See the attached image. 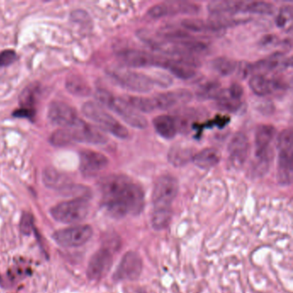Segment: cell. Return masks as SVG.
Here are the masks:
<instances>
[{"label":"cell","instance_id":"40","mask_svg":"<svg viewBox=\"0 0 293 293\" xmlns=\"http://www.w3.org/2000/svg\"><path fill=\"white\" fill-rule=\"evenodd\" d=\"M34 114H35V112L33 109H25V108L18 109L14 113L15 116L21 117V118H31V117L34 116Z\"/></svg>","mask_w":293,"mask_h":293},{"label":"cell","instance_id":"8","mask_svg":"<svg viewBox=\"0 0 293 293\" xmlns=\"http://www.w3.org/2000/svg\"><path fill=\"white\" fill-rule=\"evenodd\" d=\"M93 236V230L87 225H79L55 231L53 239L58 245L64 248H77L89 242Z\"/></svg>","mask_w":293,"mask_h":293},{"label":"cell","instance_id":"11","mask_svg":"<svg viewBox=\"0 0 293 293\" xmlns=\"http://www.w3.org/2000/svg\"><path fill=\"white\" fill-rule=\"evenodd\" d=\"M47 117L49 121L61 128L72 127L79 120L76 110L67 103L55 101L49 105Z\"/></svg>","mask_w":293,"mask_h":293},{"label":"cell","instance_id":"10","mask_svg":"<svg viewBox=\"0 0 293 293\" xmlns=\"http://www.w3.org/2000/svg\"><path fill=\"white\" fill-rule=\"evenodd\" d=\"M71 141L89 143V144H102L108 141L107 136L94 126L90 125L83 119H79V121L72 127L67 128Z\"/></svg>","mask_w":293,"mask_h":293},{"label":"cell","instance_id":"37","mask_svg":"<svg viewBox=\"0 0 293 293\" xmlns=\"http://www.w3.org/2000/svg\"><path fill=\"white\" fill-rule=\"evenodd\" d=\"M231 119L229 118H226V116L217 117L215 119H212V120H210L208 123H204L203 125L201 126H196V127H201V129L198 131V132H201L202 129L205 128H212V127H217V128H222L224 127H226L229 123H230Z\"/></svg>","mask_w":293,"mask_h":293},{"label":"cell","instance_id":"25","mask_svg":"<svg viewBox=\"0 0 293 293\" xmlns=\"http://www.w3.org/2000/svg\"><path fill=\"white\" fill-rule=\"evenodd\" d=\"M221 160V154L216 148L208 147L193 155V163L201 169H208L217 165Z\"/></svg>","mask_w":293,"mask_h":293},{"label":"cell","instance_id":"26","mask_svg":"<svg viewBox=\"0 0 293 293\" xmlns=\"http://www.w3.org/2000/svg\"><path fill=\"white\" fill-rule=\"evenodd\" d=\"M192 149L183 144H175L168 150V160L175 167L187 165L193 157Z\"/></svg>","mask_w":293,"mask_h":293},{"label":"cell","instance_id":"2","mask_svg":"<svg viewBox=\"0 0 293 293\" xmlns=\"http://www.w3.org/2000/svg\"><path fill=\"white\" fill-rule=\"evenodd\" d=\"M179 192V183L176 177L163 175L155 182L152 191V227L161 231L168 227L172 217V205Z\"/></svg>","mask_w":293,"mask_h":293},{"label":"cell","instance_id":"18","mask_svg":"<svg viewBox=\"0 0 293 293\" xmlns=\"http://www.w3.org/2000/svg\"><path fill=\"white\" fill-rule=\"evenodd\" d=\"M250 146V141L245 133H236L232 136L227 150L231 165L236 168L242 167L249 157Z\"/></svg>","mask_w":293,"mask_h":293},{"label":"cell","instance_id":"9","mask_svg":"<svg viewBox=\"0 0 293 293\" xmlns=\"http://www.w3.org/2000/svg\"><path fill=\"white\" fill-rule=\"evenodd\" d=\"M200 6L196 4L184 1H167L157 4L147 11V16L152 19H159L165 16L182 15H196L200 11Z\"/></svg>","mask_w":293,"mask_h":293},{"label":"cell","instance_id":"24","mask_svg":"<svg viewBox=\"0 0 293 293\" xmlns=\"http://www.w3.org/2000/svg\"><path fill=\"white\" fill-rule=\"evenodd\" d=\"M42 182L46 187L56 190H65L72 187L67 177L53 167H46L44 169Z\"/></svg>","mask_w":293,"mask_h":293},{"label":"cell","instance_id":"7","mask_svg":"<svg viewBox=\"0 0 293 293\" xmlns=\"http://www.w3.org/2000/svg\"><path fill=\"white\" fill-rule=\"evenodd\" d=\"M90 201L87 196H80L71 201H64L52 207L50 214L54 219L63 224H77L87 217Z\"/></svg>","mask_w":293,"mask_h":293},{"label":"cell","instance_id":"32","mask_svg":"<svg viewBox=\"0 0 293 293\" xmlns=\"http://www.w3.org/2000/svg\"><path fill=\"white\" fill-rule=\"evenodd\" d=\"M39 89L36 84H32L25 88L20 95V103L21 106L25 109H30L36 103V98L38 95Z\"/></svg>","mask_w":293,"mask_h":293},{"label":"cell","instance_id":"6","mask_svg":"<svg viewBox=\"0 0 293 293\" xmlns=\"http://www.w3.org/2000/svg\"><path fill=\"white\" fill-rule=\"evenodd\" d=\"M108 74L121 87L133 92L148 93L156 84L151 77L120 66L109 68Z\"/></svg>","mask_w":293,"mask_h":293},{"label":"cell","instance_id":"34","mask_svg":"<svg viewBox=\"0 0 293 293\" xmlns=\"http://www.w3.org/2000/svg\"><path fill=\"white\" fill-rule=\"evenodd\" d=\"M292 22V7L291 6H284L280 10V13L278 14L276 18L277 26L280 29L287 30L288 28H291Z\"/></svg>","mask_w":293,"mask_h":293},{"label":"cell","instance_id":"27","mask_svg":"<svg viewBox=\"0 0 293 293\" xmlns=\"http://www.w3.org/2000/svg\"><path fill=\"white\" fill-rule=\"evenodd\" d=\"M65 87L68 91L74 95L78 96H86L90 94V89L87 82L85 81L81 76L71 74L65 79Z\"/></svg>","mask_w":293,"mask_h":293},{"label":"cell","instance_id":"30","mask_svg":"<svg viewBox=\"0 0 293 293\" xmlns=\"http://www.w3.org/2000/svg\"><path fill=\"white\" fill-rule=\"evenodd\" d=\"M242 12L261 14V15H271L274 12V6L273 4L263 1H252L243 3Z\"/></svg>","mask_w":293,"mask_h":293},{"label":"cell","instance_id":"19","mask_svg":"<svg viewBox=\"0 0 293 293\" xmlns=\"http://www.w3.org/2000/svg\"><path fill=\"white\" fill-rule=\"evenodd\" d=\"M158 67L163 68L173 76L182 80H188L196 77V68L166 56H160Z\"/></svg>","mask_w":293,"mask_h":293},{"label":"cell","instance_id":"31","mask_svg":"<svg viewBox=\"0 0 293 293\" xmlns=\"http://www.w3.org/2000/svg\"><path fill=\"white\" fill-rule=\"evenodd\" d=\"M216 101L218 108L224 111L235 113L238 111V109L242 106V101L235 100L233 98H231L226 91V89L223 90L221 95Z\"/></svg>","mask_w":293,"mask_h":293},{"label":"cell","instance_id":"4","mask_svg":"<svg viewBox=\"0 0 293 293\" xmlns=\"http://www.w3.org/2000/svg\"><path fill=\"white\" fill-rule=\"evenodd\" d=\"M82 111L88 119L118 139H127L129 138L130 134L128 128L112 116L100 104L94 102H86L82 107Z\"/></svg>","mask_w":293,"mask_h":293},{"label":"cell","instance_id":"13","mask_svg":"<svg viewBox=\"0 0 293 293\" xmlns=\"http://www.w3.org/2000/svg\"><path fill=\"white\" fill-rule=\"evenodd\" d=\"M113 263V253L108 248L98 250L90 258L88 264L87 277L90 280L103 279L111 268Z\"/></svg>","mask_w":293,"mask_h":293},{"label":"cell","instance_id":"28","mask_svg":"<svg viewBox=\"0 0 293 293\" xmlns=\"http://www.w3.org/2000/svg\"><path fill=\"white\" fill-rule=\"evenodd\" d=\"M213 71L221 76L228 77L233 74L238 68V63L236 60L227 57H217L212 61Z\"/></svg>","mask_w":293,"mask_h":293},{"label":"cell","instance_id":"36","mask_svg":"<svg viewBox=\"0 0 293 293\" xmlns=\"http://www.w3.org/2000/svg\"><path fill=\"white\" fill-rule=\"evenodd\" d=\"M16 52L12 49H6L0 52V66H8L16 60Z\"/></svg>","mask_w":293,"mask_h":293},{"label":"cell","instance_id":"23","mask_svg":"<svg viewBox=\"0 0 293 293\" xmlns=\"http://www.w3.org/2000/svg\"><path fill=\"white\" fill-rule=\"evenodd\" d=\"M152 125L158 135L164 139H173L178 133V123L176 118L168 114L155 117Z\"/></svg>","mask_w":293,"mask_h":293},{"label":"cell","instance_id":"14","mask_svg":"<svg viewBox=\"0 0 293 293\" xmlns=\"http://www.w3.org/2000/svg\"><path fill=\"white\" fill-rule=\"evenodd\" d=\"M142 272V260L137 253L128 252L123 256L116 271L114 280L116 281L135 280L140 276Z\"/></svg>","mask_w":293,"mask_h":293},{"label":"cell","instance_id":"17","mask_svg":"<svg viewBox=\"0 0 293 293\" xmlns=\"http://www.w3.org/2000/svg\"><path fill=\"white\" fill-rule=\"evenodd\" d=\"M249 84L253 93L261 97L287 89V84L283 81L282 79L278 78L269 79L265 75L261 74L253 75L250 79Z\"/></svg>","mask_w":293,"mask_h":293},{"label":"cell","instance_id":"33","mask_svg":"<svg viewBox=\"0 0 293 293\" xmlns=\"http://www.w3.org/2000/svg\"><path fill=\"white\" fill-rule=\"evenodd\" d=\"M49 141L55 146H65L72 143L67 128H60L54 132L49 138Z\"/></svg>","mask_w":293,"mask_h":293},{"label":"cell","instance_id":"22","mask_svg":"<svg viewBox=\"0 0 293 293\" xmlns=\"http://www.w3.org/2000/svg\"><path fill=\"white\" fill-rule=\"evenodd\" d=\"M182 30L192 35V33L201 35H216L222 32L224 29L214 20H202L198 18H186L182 20Z\"/></svg>","mask_w":293,"mask_h":293},{"label":"cell","instance_id":"20","mask_svg":"<svg viewBox=\"0 0 293 293\" xmlns=\"http://www.w3.org/2000/svg\"><path fill=\"white\" fill-rule=\"evenodd\" d=\"M287 59L282 54H274L264 60H259L254 65H250V72L255 74H274L287 67Z\"/></svg>","mask_w":293,"mask_h":293},{"label":"cell","instance_id":"15","mask_svg":"<svg viewBox=\"0 0 293 293\" xmlns=\"http://www.w3.org/2000/svg\"><path fill=\"white\" fill-rule=\"evenodd\" d=\"M193 95L189 90L184 89L167 91L154 95L152 99V105L154 110H168L181 104L190 102Z\"/></svg>","mask_w":293,"mask_h":293},{"label":"cell","instance_id":"12","mask_svg":"<svg viewBox=\"0 0 293 293\" xmlns=\"http://www.w3.org/2000/svg\"><path fill=\"white\" fill-rule=\"evenodd\" d=\"M117 57L123 65L128 67H157L158 55L144 50L126 48L118 52Z\"/></svg>","mask_w":293,"mask_h":293},{"label":"cell","instance_id":"29","mask_svg":"<svg viewBox=\"0 0 293 293\" xmlns=\"http://www.w3.org/2000/svg\"><path fill=\"white\" fill-rule=\"evenodd\" d=\"M223 90L224 89L217 82H206L199 86L196 91V95L202 100H208V99L217 100L218 96L221 95Z\"/></svg>","mask_w":293,"mask_h":293},{"label":"cell","instance_id":"41","mask_svg":"<svg viewBox=\"0 0 293 293\" xmlns=\"http://www.w3.org/2000/svg\"><path fill=\"white\" fill-rule=\"evenodd\" d=\"M140 293H145V292H140Z\"/></svg>","mask_w":293,"mask_h":293},{"label":"cell","instance_id":"35","mask_svg":"<svg viewBox=\"0 0 293 293\" xmlns=\"http://www.w3.org/2000/svg\"><path fill=\"white\" fill-rule=\"evenodd\" d=\"M34 218H33L32 215L30 213H23L21 218V224H20V227H21V231L25 235H30L32 232V230L34 229Z\"/></svg>","mask_w":293,"mask_h":293},{"label":"cell","instance_id":"5","mask_svg":"<svg viewBox=\"0 0 293 293\" xmlns=\"http://www.w3.org/2000/svg\"><path fill=\"white\" fill-rule=\"evenodd\" d=\"M292 131L281 132L278 139L277 181L281 186H290L292 182Z\"/></svg>","mask_w":293,"mask_h":293},{"label":"cell","instance_id":"3","mask_svg":"<svg viewBox=\"0 0 293 293\" xmlns=\"http://www.w3.org/2000/svg\"><path fill=\"white\" fill-rule=\"evenodd\" d=\"M95 97L99 103L118 114L127 124L138 129H144L148 126L146 118L131 106L124 98L118 97L108 90H96Z\"/></svg>","mask_w":293,"mask_h":293},{"label":"cell","instance_id":"1","mask_svg":"<svg viewBox=\"0 0 293 293\" xmlns=\"http://www.w3.org/2000/svg\"><path fill=\"white\" fill-rule=\"evenodd\" d=\"M99 187L102 206L112 217L135 216L144 209V191L128 176L109 175L101 180Z\"/></svg>","mask_w":293,"mask_h":293},{"label":"cell","instance_id":"21","mask_svg":"<svg viewBox=\"0 0 293 293\" xmlns=\"http://www.w3.org/2000/svg\"><path fill=\"white\" fill-rule=\"evenodd\" d=\"M276 134V129L272 125L262 124L258 127L255 135V158H261L271 152L270 144Z\"/></svg>","mask_w":293,"mask_h":293},{"label":"cell","instance_id":"38","mask_svg":"<svg viewBox=\"0 0 293 293\" xmlns=\"http://www.w3.org/2000/svg\"><path fill=\"white\" fill-rule=\"evenodd\" d=\"M226 91L228 93V95L235 100H242V95H243V88L237 83L231 84V86L228 89H226Z\"/></svg>","mask_w":293,"mask_h":293},{"label":"cell","instance_id":"16","mask_svg":"<svg viewBox=\"0 0 293 293\" xmlns=\"http://www.w3.org/2000/svg\"><path fill=\"white\" fill-rule=\"evenodd\" d=\"M108 165L109 159L103 153L91 150H84L80 153V170L84 177H95Z\"/></svg>","mask_w":293,"mask_h":293},{"label":"cell","instance_id":"39","mask_svg":"<svg viewBox=\"0 0 293 293\" xmlns=\"http://www.w3.org/2000/svg\"><path fill=\"white\" fill-rule=\"evenodd\" d=\"M71 16L74 20H76L78 22H86L90 21V17L88 16V14L84 11H75L71 13Z\"/></svg>","mask_w":293,"mask_h":293}]
</instances>
